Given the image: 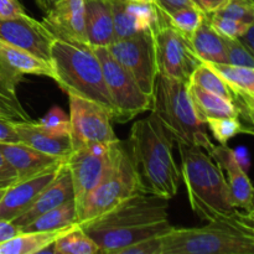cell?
<instances>
[{
  "label": "cell",
  "mask_w": 254,
  "mask_h": 254,
  "mask_svg": "<svg viewBox=\"0 0 254 254\" xmlns=\"http://www.w3.org/2000/svg\"><path fill=\"white\" fill-rule=\"evenodd\" d=\"M153 2L158 6L159 10L166 14L181 9V7L197 5L195 0H153Z\"/></svg>",
  "instance_id": "cell-37"
},
{
  "label": "cell",
  "mask_w": 254,
  "mask_h": 254,
  "mask_svg": "<svg viewBox=\"0 0 254 254\" xmlns=\"http://www.w3.org/2000/svg\"><path fill=\"white\" fill-rule=\"evenodd\" d=\"M84 24L89 46L108 47L116 40L109 0H84Z\"/></svg>",
  "instance_id": "cell-21"
},
{
  "label": "cell",
  "mask_w": 254,
  "mask_h": 254,
  "mask_svg": "<svg viewBox=\"0 0 254 254\" xmlns=\"http://www.w3.org/2000/svg\"><path fill=\"white\" fill-rule=\"evenodd\" d=\"M64 161L55 164L39 175L19 180L6 188L0 200V220L12 221L22 215L34 203L41 191L54 180Z\"/></svg>",
  "instance_id": "cell-17"
},
{
  "label": "cell",
  "mask_w": 254,
  "mask_h": 254,
  "mask_svg": "<svg viewBox=\"0 0 254 254\" xmlns=\"http://www.w3.org/2000/svg\"><path fill=\"white\" fill-rule=\"evenodd\" d=\"M189 92L196 112L203 122L207 118H220V117L240 118V111L230 99L211 93L191 83H189Z\"/></svg>",
  "instance_id": "cell-24"
},
{
  "label": "cell",
  "mask_w": 254,
  "mask_h": 254,
  "mask_svg": "<svg viewBox=\"0 0 254 254\" xmlns=\"http://www.w3.org/2000/svg\"><path fill=\"white\" fill-rule=\"evenodd\" d=\"M189 83L195 84V86L200 87V88L205 89V91L215 93L217 96L223 97L226 99H230L233 102V94L226 82L223 81L222 77L207 64V62H202L198 64L193 72L191 73Z\"/></svg>",
  "instance_id": "cell-27"
},
{
  "label": "cell",
  "mask_w": 254,
  "mask_h": 254,
  "mask_svg": "<svg viewBox=\"0 0 254 254\" xmlns=\"http://www.w3.org/2000/svg\"><path fill=\"white\" fill-rule=\"evenodd\" d=\"M0 118L10 119V121H30L27 113H22L2 99H0Z\"/></svg>",
  "instance_id": "cell-39"
},
{
  "label": "cell",
  "mask_w": 254,
  "mask_h": 254,
  "mask_svg": "<svg viewBox=\"0 0 254 254\" xmlns=\"http://www.w3.org/2000/svg\"><path fill=\"white\" fill-rule=\"evenodd\" d=\"M171 227L168 200L140 191L82 228L98 245L99 253L118 254L134 243L165 235Z\"/></svg>",
  "instance_id": "cell-1"
},
{
  "label": "cell",
  "mask_w": 254,
  "mask_h": 254,
  "mask_svg": "<svg viewBox=\"0 0 254 254\" xmlns=\"http://www.w3.org/2000/svg\"><path fill=\"white\" fill-rule=\"evenodd\" d=\"M56 1H59V0H36V2L39 4V6L41 7L42 10H45V11H46V10Z\"/></svg>",
  "instance_id": "cell-44"
},
{
  "label": "cell",
  "mask_w": 254,
  "mask_h": 254,
  "mask_svg": "<svg viewBox=\"0 0 254 254\" xmlns=\"http://www.w3.org/2000/svg\"><path fill=\"white\" fill-rule=\"evenodd\" d=\"M226 49V64H235V66L253 67L254 59L253 54H251L242 42L238 39H226L223 37Z\"/></svg>",
  "instance_id": "cell-33"
},
{
  "label": "cell",
  "mask_w": 254,
  "mask_h": 254,
  "mask_svg": "<svg viewBox=\"0 0 254 254\" xmlns=\"http://www.w3.org/2000/svg\"><path fill=\"white\" fill-rule=\"evenodd\" d=\"M5 190H6V188H4V189H0V200H1L2 195H4V192H5Z\"/></svg>",
  "instance_id": "cell-46"
},
{
  "label": "cell",
  "mask_w": 254,
  "mask_h": 254,
  "mask_svg": "<svg viewBox=\"0 0 254 254\" xmlns=\"http://www.w3.org/2000/svg\"><path fill=\"white\" fill-rule=\"evenodd\" d=\"M0 40L50 62L55 37L42 21L24 14L10 19H0Z\"/></svg>",
  "instance_id": "cell-13"
},
{
  "label": "cell",
  "mask_w": 254,
  "mask_h": 254,
  "mask_svg": "<svg viewBox=\"0 0 254 254\" xmlns=\"http://www.w3.org/2000/svg\"><path fill=\"white\" fill-rule=\"evenodd\" d=\"M19 138L14 128V121L0 118V143H17Z\"/></svg>",
  "instance_id": "cell-38"
},
{
  "label": "cell",
  "mask_w": 254,
  "mask_h": 254,
  "mask_svg": "<svg viewBox=\"0 0 254 254\" xmlns=\"http://www.w3.org/2000/svg\"><path fill=\"white\" fill-rule=\"evenodd\" d=\"M210 155L222 173L226 174L225 179L232 205L248 215H253V186L236 155V150L231 149L227 144H220L213 146Z\"/></svg>",
  "instance_id": "cell-16"
},
{
  "label": "cell",
  "mask_w": 254,
  "mask_h": 254,
  "mask_svg": "<svg viewBox=\"0 0 254 254\" xmlns=\"http://www.w3.org/2000/svg\"><path fill=\"white\" fill-rule=\"evenodd\" d=\"M0 151L5 156L17 175V180L32 178L44 173L55 164L61 163V159L46 155L35 150L31 146L20 143H0Z\"/></svg>",
  "instance_id": "cell-20"
},
{
  "label": "cell",
  "mask_w": 254,
  "mask_h": 254,
  "mask_svg": "<svg viewBox=\"0 0 254 254\" xmlns=\"http://www.w3.org/2000/svg\"><path fill=\"white\" fill-rule=\"evenodd\" d=\"M207 15L211 24H212L213 29H215L221 36L226 37V39H238V37L243 34V31L247 29L248 25L252 24V22L247 24V22L240 21V20L221 16V15L216 14V12Z\"/></svg>",
  "instance_id": "cell-32"
},
{
  "label": "cell",
  "mask_w": 254,
  "mask_h": 254,
  "mask_svg": "<svg viewBox=\"0 0 254 254\" xmlns=\"http://www.w3.org/2000/svg\"><path fill=\"white\" fill-rule=\"evenodd\" d=\"M118 141L76 148L64 159L71 173L77 218L87 196L103 180L116 156Z\"/></svg>",
  "instance_id": "cell-9"
},
{
  "label": "cell",
  "mask_w": 254,
  "mask_h": 254,
  "mask_svg": "<svg viewBox=\"0 0 254 254\" xmlns=\"http://www.w3.org/2000/svg\"><path fill=\"white\" fill-rule=\"evenodd\" d=\"M103 71L107 89L114 107L113 122L127 123L151 109V98L146 96L133 77L112 56L104 46L93 47Z\"/></svg>",
  "instance_id": "cell-8"
},
{
  "label": "cell",
  "mask_w": 254,
  "mask_h": 254,
  "mask_svg": "<svg viewBox=\"0 0 254 254\" xmlns=\"http://www.w3.org/2000/svg\"><path fill=\"white\" fill-rule=\"evenodd\" d=\"M72 227V226H71ZM69 227L55 231H26L11 240L0 243V254L44 253Z\"/></svg>",
  "instance_id": "cell-23"
},
{
  "label": "cell",
  "mask_w": 254,
  "mask_h": 254,
  "mask_svg": "<svg viewBox=\"0 0 254 254\" xmlns=\"http://www.w3.org/2000/svg\"><path fill=\"white\" fill-rule=\"evenodd\" d=\"M191 46L202 62L226 64V49L223 37L213 29L208 15L203 17L190 39Z\"/></svg>",
  "instance_id": "cell-22"
},
{
  "label": "cell",
  "mask_w": 254,
  "mask_h": 254,
  "mask_svg": "<svg viewBox=\"0 0 254 254\" xmlns=\"http://www.w3.org/2000/svg\"><path fill=\"white\" fill-rule=\"evenodd\" d=\"M129 2H153V0H126Z\"/></svg>",
  "instance_id": "cell-45"
},
{
  "label": "cell",
  "mask_w": 254,
  "mask_h": 254,
  "mask_svg": "<svg viewBox=\"0 0 254 254\" xmlns=\"http://www.w3.org/2000/svg\"><path fill=\"white\" fill-rule=\"evenodd\" d=\"M50 62L56 74L55 82L62 91L102 104L111 112L113 119L114 107L93 47L55 39Z\"/></svg>",
  "instance_id": "cell-5"
},
{
  "label": "cell",
  "mask_w": 254,
  "mask_h": 254,
  "mask_svg": "<svg viewBox=\"0 0 254 254\" xmlns=\"http://www.w3.org/2000/svg\"><path fill=\"white\" fill-rule=\"evenodd\" d=\"M73 185H72L71 173L68 170V166L66 163H62L57 171L54 180L41 191L36 200L34 201L31 206L25 211L22 215L12 220L15 225L20 228L26 226L39 216L44 215L47 211L62 205L69 200H74Z\"/></svg>",
  "instance_id": "cell-18"
},
{
  "label": "cell",
  "mask_w": 254,
  "mask_h": 254,
  "mask_svg": "<svg viewBox=\"0 0 254 254\" xmlns=\"http://www.w3.org/2000/svg\"><path fill=\"white\" fill-rule=\"evenodd\" d=\"M163 16L165 17L166 21L178 30L179 32L188 37L189 40L193 35V32L197 30L200 24L202 22L203 17L206 16V12L201 9L198 5H191V6L181 7V9L175 10L173 12H163Z\"/></svg>",
  "instance_id": "cell-28"
},
{
  "label": "cell",
  "mask_w": 254,
  "mask_h": 254,
  "mask_svg": "<svg viewBox=\"0 0 254 254\" xmlns=\"http://www.w3.org/2000/svg\"><path fill=\"white\" fill-rule=\"evenodd\" d=\"M107 49L133 77L139 88L151 98L158 76L153 31L139 32L130 37L114 40Z\"/></svg>",
  "instance_id": "cell-12"
},
{
  "label": "cell",
  "mask_w": 254,
  "mask_h": 254,
  "mask_svg": "<svg viewBox=\"0 0 254 254\" xmlns=\"http://www.w3.org/2000/svg\"><path fill=\"white\" fill-rule=\"evenodd\" d=\"M25 74L56 78L51 62L0 40V81L16 96V87L24 81Z\"/></svg>",
  "instance_id": "cell-14"
},
{
  "label": "cell",
  "mask_w": 254,
  "mask_h": 254,
  "mask_svg": "<svg viewBox=\"0 0 254 254\" xmlns=\"http://www.w3.org/2000/svg\"><path fill=\"white\" fill-rule=\"evenodd\" d=\"M253 30H254V22L250 24L247 26V29L243 31V34L238 37L241 42L243 44V46L254 55V41H253Z\"/></svg>",
  "instance_id": "cell-43"
},
{
  "label": "cell",
  "mask_w": 254,
  "mask_h": 254,
  "mask_svg": "<svg viewBox=\"0 0 254 254\" xmlns=\"http://www.w3.org/2000/svg\"><path fill=\"white\" fill-rule=\"evenodd\" d=\"M26 14L17 0H0V19H10Z\"/></svg>",
  "instance_id": "cell-36"
},
{
  "label": "cell",
  "mask_w": 254,
  "mask_h": 254,
  "mask_svg": "<svg viewBox=\"0 0 254 254\" xmlns=\"http://www.w3.org/2000/svg\"><path fill=\"white\" fill-rule=\"evenodd\" d=\"M0 99H2V101H5L6 103L14 106L15 108L19 109V111L22 112V113H26V112H25V109L22 108L21 103L19 102V98H17V96L12 94L11 92H10L9 89L6 88V86H5V84L2 83L1 81H0Z\"/></svg>",
  "instance_id": "cell-41"
},
{
  "label": "cell",
  "mask_w": 254,
  "mask_h": 254,
  "mask_svg": "<svg viewBox=\"0 0 254 254\" xmlns=\"http://www.w3.org/2000/svg\"><path fill=\"white\" fill-rule=\"evenodd\" d=\"M175 140L151 112L133 124L127 141L143 192L171 200L179 192L180 168L174 158Z\"/></svg>",
  "instance_id": "cell-2"
},
{
  "label": "cell",
  "mask_w": 254,
  "mask_h": 254,
  "mask_svg": "<svg viewBox=\"0 0 254 254\" xmlns=\"http://www.w3.org/2000/svg\"><path fill=\"white\" fill-rule=\"evenodd\" d=\"M42 24L55 39L73 44H88L84 24V0L54 2L46 10Z\"/></svg>",
  "instance_id": "cell-15"
},
{
  "label": "cell",
  "mask_w": 254,
  "mask_h": 254,
  "mask_svg": "<svg viewBox=\"0 0 254 254\" xmlns=\"http://www.w3.org/2000/svg\"><path fill=\"white\" fill-rule=\"evenodd\" d=\"M67 96L71 124L69 136L73 149L119 140L112 127V114L106 107L73 93H67Z\"/></svg>",
  "instance_id": "cell-11"
},
{
  "label": "cell",
  "mask_w": 254,
  "mask_h": 254,
  "mask_svg": "<svg viewBox=\"0 0 254 254\" xmlns=\"http://www.w3.org/2000/svg\"><path fill=\"white\" fill-rule=\"evenodd\" d=\"M196 2L206 14H212L225 6L228 0H196Z\"/></svg>",
  "instance_id": "cell-42"
},
{
  "label": "cell",
  "mask_w": 254,
  "mask_h": 254,
  "mask_svg": "<svg viewBox=\"0 0 254 254\" xmlns=\"http://www.w3.org/2000/svg\"><path fill=\"white\" fill-rule=\"evenodd\" d=\"M213 14V12H212ZM216 14L243 22H254V0H228Z\"/></svg>",
  "instance_id": "cell-31"
},
{
  "label": "cell",
  "mask_w": 254,
  "mask_h": 254,
  "mask_svg": "<svg viewBox=\"0 0 254 254\" xmlns=\"http://www.w3.org/2000/svg\"><path fill=\"white\" fill-rule=\"evenodd\" d=\"M161 236H154L123 248L118 254H161Z\"/></svg>",
  "instance_id": "cell-34"
},
{
  "label": "cell",
  "mask_w": 254,
  "mask_h": 254,
  "mask_svg": "<svg viewBox=\"0 0 254 254\" xmlns=\"http://www.w3.org/2000/svg\"><path fill=\"white\" fill-rule=\"evenodd\" d=\"M140 191L138 175L131 161L128 146L127 143L119 140L111 169L103 180L87 196L78 212L77 223L83 227L98 220L124 202L127 198Z\"/></svg>",
  "instance_id": "cell-7"
},
{
  "label": "cell",
  "mask_w": 254,
  "mask_h": 254,
  "mask_svg": "<svg viewBox=\"0 0 254 254\" xmlns=\"http://www.w3.org/2000/svg\"><path fill=\"white\" fill-rule=\"evenodd\" d=\"M52 253L57 254H96L99 253V247L86 231L76 223L64 231L54 243Z\"/></svg>",
  "instance_id": "cell-26"
},
{
  "label": "cell",
  "mask_w": 254,
  "mask_h": 254,
  "mask_svg": "<svg viewBox=\"0 0 254 254\" xmlns=\"http://www.w3.org/2000/svg\"><path fill=\"white\" fill-rule=\"evenodd\" d=\"M206 127L212 133L213 138L220 144H227L231 139L240 134L253 135V127L243 124L238 117H220L205 119Z\"/></svg>",
  "instance_id": "cell-29"
},
{
  "label": "cell",
  "mask_w": 254,
  "mask_h": 254,
  "mask_svg": "<svg viewBox=\"0 0 254 254\" xmlns=\"http://www.w3.org/2000/svg\"><path fill=\"white\" fill-rule=\"evenodd\" d=\"M153 113L170 131L174 140L205 149L208 154L215 144L206 131L189 92V82L156 76L151 96Z\"/></svg>",
  "instance_id": "cell-6"
},
{
  "label": "cell",
  "mask_w": 254,
  "mask_h": 254,
  "mask_svg": "<svg viewBox=\"0 0 254 254\" xmlns=\"http://www.w3.org/2000/svg\"><path fill=\"white\" fill-rule=\"evenodd\" d=\"M16 181H19L16 173L0 151V189L9 188Z\"/></svg>",
  "instance_id": "cell-35"
},
{
  "label": "cell",
  "mask_w": 254,
  "mask_h": 254,
  "mask_svg": "<svg viewBox=\"0 0 254 254\" xmlns=\"http://www.w3.org/2000/svg\"><path fill=\"white\" fill-rule=\"evenodd\" d=\"M153 36L158 73L189 82L193 69L202 64L193 51L190 40L174 29L161 12Z\"/></svg>",
  "instance_id": "cell-10"
},
{
  "label": "cell",
  "mask_w": 254,
  "mask_h": 254,
  "mask_svg": "<svg viewBox=\"0 0 254 254\" xmlns=\"http://www.w3.org/2000/svg\"><path fill=\"white\" fill-rule=\"evenodd\" d=\"M14 128L20 143L46 155L64 160L73 150L71 136L45 131L31 121H14Z\"/></svg>",
  "instance_id": "cell-19"
},
{
  "label": "cell",
  "mask_w": 254,
  "mask_h": 254,
  "mask_svg": "<svg viewBox=\"0 0 254 254\" xmlns=\"http://www.w3.org/2000/svg\"><path fill=\"white\" fill-rule=\"evenodd\" d=\"M21 232L20 227L12 221L0 220V243L11 240Z\"/></svg>",
  "instance_id": "cell-40"
},
{
  "label": "cell",
  "mask_w": 254,
  "mask_h": 254,
  "mask_svg": "<svg viewBox=\"0 0 254 254\" xmlns=\"http://www.w3.org/2000/svg\"><path fill=\"white\" fill-rule=\"evenodd\" d=\"M195 1H196V0H195Z\"/></svg>",
  "instance_id": "cell-47"
},
{
  "label": "cell",
  "mask_w": 254,
  "mask_h": 254,
  "mask_svg": "<svg viewBox=\"0 0 254 254\" xmlns=\"http://www.w3.org/2000/svg\"><path fill=\"white\" fill-rule=\"evenodd\" d=\"M161 242V254H254L253 215L208 221L202 227L173 226Z\"/></svg>",
  "instance_id": "cell-4"
},
{
  "label": "cell",
  "mask_w": 254,
  "mask_h": 254,
  "mask_svg": "<svg viewBox=\"0 0 254 254\" xmlns=\"http://www.w3.org/2000/svg\"><path fill=\"white\" fill-rule=\"evenodd\" d=\"M34 124L42 130L56 135H69L71 133L69 117H67L66 113L56 106L52 107L41 119L34 122Z\"/></svg>",
  "instance_id": "cell-30"
},
{
  "label": "cell",
  "mask_w": 254,
  "mask_h": 254,
  "mask_svg": "<svg viewBox=\"0 0 254 254\" xmlns=\"http://www.w3.org/2000/svg\"><path fill=\"white\" fill-rule=\"evenodd\" d=\"M175 144L190 207L198 218L208 222L246 213L232 205L225 174L205 149L180 141Z\"/></svg>",
  "instance_id": "cell-3"
},
{
  "label": "cell",
  "mask_w": 254,
  "mask_h": 254,
  "mask_svg": "<svg viewBox=\"0 0 254 254\" xmlns=\"http://www.w3.org/2000/svg\"><path fill=\"white\" fill-rule=\"evenodd\" d=\"M78 218H77V210L74 200H69L52 210L47 211L44 215L39 216L26 226L21 227V232L26 231H55L61 230V228L71 227L76 225Z\"/></svg>",
  "instance_id": "cell-25"
}]
</instances>
